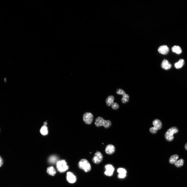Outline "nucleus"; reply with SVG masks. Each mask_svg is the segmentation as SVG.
I'll list each match as a JSON object with an SVG mask.
<instances>
[{
  "label": "nucleus",
  "instance_id": "obj_1",
  "mask_svg": "<svg viewBox=\"0 0 187 187\" xmlns=\"http://www.w3.org/2000/svg\"><path fill=\"white\" fill-rule=\"evenodd\" d=\"M95 125L97 127L103 126L105 128H109L111 125V121L109 120H105L102 117L99 116L95 119Z\"/></svg>",
  "mask_w": 187,
  "mask_h": 187
},
{
  "label": "nucleus",
  "instance_id": "obj_2",
  "mask_svg": "<svg viewBox=\"0 0 187 187\" xmlns=\"http://www.w3.org/2000/svg\"><path fill=\"white\" fill-rule=\"evenodd\" d=\"M178 131V128L176 127H172L167 130L165 134V138L168 141H172L174 138L173 135Z\"/></svg>",
  "mask_w": 187,
  "mask_h": 187
},
{
  "label": "nucleus",
  "instance_id": "obj_3",
  "mask_svg": "<svg viewBox=\"0 0 187 187\" xmlns=\"http://www.w3.org/2000/svg\"><path fill=\"white\" fill-rule=\"evenodd\" d=\"M79 168L83 170L85 172L89 171L91 169V166L88 162L86 159H81L78 164Z\"/></svg>",
  "mask_w": 187,
  "mask_h": 187
},
{
  "label": "nucleus",
  "instance_id": "obj_4",
  "mask_svg": "<svg viewBox=\"0 0 187 187\" xmlns=\"http://www.w3.org/2000/svg\"><path fill=\"white\" fill-rule=\"evenodd\" d=\"M152 124L154 126L150 128L149 130L151 133L153 134L156 133L158 130L160 129L162 126V123L159 119H155L153 121Z\"/></svg>",
  "mask_w": 187,
  "mask_h": 187
},
{
  "label": "nucleus",
  "instance_id": "obj_5",
  "mask_svg": "<svg viewBox=\"0 0 187 187\" xmlns=\"http://www.w3.org/2000/svg\"><path fill=\"white\" fill-rule=\"evenodd\" d=\"M57 168L58 170L61 172L65 171L69 168L67 163L64 160L58 161L57 163Z\"/></svg>",
  "mask_w": 187,
  "mask_h": 187
},
{
  "label": "nucleus",
  "instance_id": "obj_6",
  "mask_svg": "<svg viewBox=\"0 0 187 187\" xmlns=\"http://www.w3.org/2000/svg\"><path fill=\"white\" fill-rule=\"evenodd\" d=\"M83 119L84 122L87 124H90L92 122L93 119V115L90 112H86L83 116Z\"/></svg>",
  "mask_w": 187,
  "mask_h": 187
},
{
  "label": "nucleus",
  "instance_id": "obj_7",
  "mask_svg": "<svg viewBox=\"0 0 187 187\" xmlns=\"http://www.w3.org/2000/svg\"><path fill=\"white\" fill-rule=\"evenodd\" d=\"M103 158V156L102 153L99 151H97L95 153L92 159V161L94 163L98 164L102 162Z\"/></svg>",
  "mask_w": 187,
  "mask_h": 187
},
{
  "label": "nucleus",
  "instance_id": "obj_8",
  "mask_svg": "<svg viewBox=\"0 0 187 187\" xmlns=\"http://www.w3.org/2000/svg\"><path fill=\"white\" fill-rule=\"evenodd\" d=\"M105 171L104 173L106 175L109 176L112 175L115 169L112 165L110 164H106L105 166Z\"/></svg>",
  "mask_w": 187,
  "mask_h": 187
},
{
  "label": "nucleus",
  "instance_id": "obj_9",
  "mask_svg": "<svg viewBox=\"0 0 187 187\" xmlns=\"http://www.w3.org/2000/svg\"><path fill=\"white\" fill-rule=\"evenodd\" d=\"M66 179L69 182L71 183L75 182L77 180L76 176L70 172H67Z\"/></svg>",
  "mask_w": 187,
  "mask_h": 187
},
{
  "label": "nucleus",
  "instance_id": "obj_10",
  "mask_svg": "<svg viewBox=\"0 0 187 187\" xmlns=\"http://www.w3.org/2000/svg\"><path fill=\"white\" fill-rule=\"evenodd\" d=\"M115 151V146L112 144H109L106 147L105 151L108 154L111 155L114 153Z\"/></svg>",
  "mask_w": 187,
  "mask_h": 187
},
{
  "label": "nucleus",
  "instance_id": "obj_11",
  "mask_svg": "<svg viewBox=\"0 0 187 187\" xmlns=\"http://www.w3.org/2000/svg\"><path fill=\"white\" fill-rule=\"evenodd\" d=\"M169 51V49L166 45H163L159 46L158 49V51L160 53L163 54H167Z\"/></svg>",
  "mask_w": 187,
  "mask_h": 187
},
{
  "label": "nucleus",
  "instance_id": "obj_12",
  "mask_svg": "<svg viewBox=\"0 0 187 187\" xmlns=\"http://www.w3.org/2000/svg\"><path fill=\"white\" fill-rule=\"evenodd\" d=\"M161 66L163 69L168 70L171 68V65L167 60L164 59L162 62Z\"/></svg>",
  "mask_w": 187,
  "mask_h": 187
},
{
  "label": "nucleus",
  "instance_id": "obj_13",
  "mask_svg": "<svg viewBox=\"0 0 187 187\" xmlns=\"http://www.w3.org/2000/svg\"><path fill=\"white\" fill-rule=\"evenodd\" d=\"M114 97L112 95L109 96L106 99V102L108 106L111 105L113 103Z\"/></svg>",
  "mask_w": 187,
  "mask_h": 187
},
{
  "label": "nucleus",
  "instance_id": "obj_14",
  "mask_svg": "<svg viewBox=\"0 0 187 187\" xmlns=\"http://www.w3.org/2000/svg\"><path fill=\"white\" fill-rule=\"evenodd\" d=\"M179 156L177 154H175L172 155L170 157L169 161L171 164H175L179 158Z\"/></svg>",
  "mask_w": 187,
  "mask_h": 187
},
{
  "label": "nucleus",
  "instance_id": "obj_15",
  "mask_svg": "<svg viewBox=\"0 0 187 187\" xmlns=\"http://www.w3.org/2000/svg\"><path fill=\"white\" fill-rule=\"evenodd\" d=\"M172 50L173 52L178 54H181L182 50L181 48L179 46L175 45L172 48Z\"/></svg>",
  "mask_w": 187,
  "mask_h": 187
},
{
  "label": "nucleus",
  "instance_id": "obj_16",
  "mask_svg": "<svg viewBox=\"0 0 187 187\" xmlns=\"http://www.w3.org/2000/svg\"><path fill=\"white\" fill-rule=\"evenodd\" d=\"M47 173L52 176H54L56 173V171L53 166H50L48 167L47 170Z\"/></svg>",
  "mask_w": 187,
  "mask_h": 187
},
{
  "label": "nucleus",
  "instance_id": "obj_17",
  "mask_svg": "<svg viewBox=\"0 0 187 187\" xmlns=\"http://www.w3.org/2000/svg\"><path fill=\"white\" fill-rule=\"evenodd\" d=\"M184 63V59H181L175 64V66L177 69L181 68L183 66Z\"/></svg>",
  "mask_w": 187,
  "mask_h": 187
},
{
  "label": "nucleus",
  "instance_id": "obj_18",
  "mask_svg": "<svg viewBox=\"0 0 187 187\" xmlns=\"http://www.w3.org/2000/svg\"><path fill=\"white\" fill-rule=\"evenodd\" d=\"M48 128L46 126L44 125L41 128L40 130L41 133L43 135H46L48 133Z\"/></svg>",
  "mask_w": 187,
  "mask_h": 187
},
{
  "label": "nucleus",
  "instance_id": "obj_19",
  "mask_svg": "<svg viewBox=\"0 0 187 187\" xmlns=\"http://www.w3.org/2000/svg\"><path fill=\"white\" fill-rule=\"evenodd\" d=\"M129 96L127 94H125L123 95V97L121 99V101L123 103L127 102L129 100Z\"/></svg>",
  "mask_w": 187,
  "mask_h": 187
},
{
  "label": "nucleus",
  "instance_id": "obj_20",
  "mask_svg": "<svg viewBox=\"0 0 187 187\" xmlns=\"http://www.w3.org/2000/svg\"><path fill=\"white\" fill-rule=\"evenodd\" d=\"M184 163V160L183 159H181L177 160L175 163V165L177 167H180L182 166Z\"/></svg>",
  "mask_w": 187,
  "mask_h": 187
},
{
  "label": "nucleus",
  "instance_id": "obj_21",
  "mask_svg": "<svg viewBox=\"0 0 187 187\" xmlns=\"http://www.w3.org/2000/svg\"><path fill=\"white\" fill-rule=\"evenodd\" d=\"M57 157L55 155L51 156L49 158V162L51 163H56L57 160Z\"/></svg>",
  "mask_w": 187,
  "mask_h": 187
},
{
  "label": "nucleus",
  "instance_id": "obj_22",
  "mask_svg": "<svg viewBox=\"0 0 187 187\" xmlns=\"http://www.w3.org/2000/svg\"><path fill=\"white\" fill-rule=\"evenodd\" d=\"M117 172L119 174H126V171L124 169L119 168L117 169Z\"/></svg>",
  "mask_w": 187,
  "mask_h": 187
},
{
  "label": "nucleus",
  "instance_id": "obj_23",
  "mask_svg": "<svg viewBox=\"0 0 187 187\" xmlns=\"http://www.w3.org/2000/svg\"><path fill=\"white\" fill-rule=\"evenodd\" d=\"M116 93L117 94L122 95V96L126 94L125 91L124 90L121 89H117Z\"/></svg>",
  "mask_w": 187,
  "mask_h": 187
},
{
  "label": "nucleus",
  "instance_id": "obj_24",
  "mask_svg": "<svg viewBox=\"0 0 187 187\" xmlns=\"http://www.w3.org/2000/svg\"><path fill=\"white\" fill-rule=\"evenodd\" d=\"M119 105L118 104L116 103L113 102L111 105L112 109L114 110H117L119 108Z\"/></svg>",
  "mask_w": 187,
  "mask_h": 187
},
{
  "label": "nucleus",
  "instance_id": "obj_25",
  "mask_svg": "<svg viewBox=\"0 0 187 187\" xmlns=\"http://www.w3.org/2000/svg\"><path fill=\"white\" fill-rule=\"evenodd\" d=\"M3 164V161L1 157L0 156V167Z\"/></svg>",
  "mask_w": 187,
  "mask_h": 187
},
{
  "label": "nucleus",
  "instance_id": "obj_26",
  "mask_svg": "<svg viewBox=\"0 0 187 187\" xmlns=\"http://www.w3.org/2000/svg\"><path fill=\"white\" fill-rule=\"evenodd\" d=\"M185 149L187 151V143L185 145Z\"/></svg>",
  "mask_w": 187,
  "mask_h": 187
},
{
  "label": "nucleus",
  "instance_id": "obj_27",
  "mask_svg": "<svg viewBox=\"0 0 187 187\" xmlns=\"http://www.w3.org/2000/svg\"><path fill=\"white\" fill-rule=\"evenodd\" d=\"M102 144H104L103 143H102Z\"/></svg>",
  "mask_w": 187,
  "mask_h": 187
}]
</instances>
